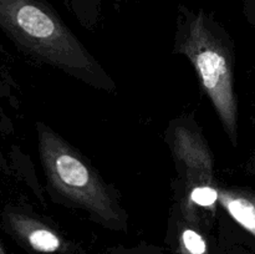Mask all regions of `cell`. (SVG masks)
<instances>
[{
  "label": "cell",
  "mask_w": 255,
  "mask_h": 254,
  "mask_svg": "<svg viewBox=\"0 0 255 254\" xmlns=\"http://www.w3.org/2000/svg\"><path fill=\"white\" fill-rule=\"evenodd\" d=\"M0 30L25 55L97 90L116 84L47 0H0Z\"/></svg>",
  "instance_id": "6da1fadb"
},
{
  "label": "cell",
  "mask_w": 255,
  "mask_h": 254,
  "mask_svg": "<svg viewBox=\"0 0 255 254\" xmlns=\"http://www.w3.org/2000/svg\"><path fill=\"white\" fill-rule=\"evenodd\" d=\"M36 134L46 188L52 201L86 212L105 228L127 231L128 216L117 189L105 182L89 159L51 127L37 122Z\"/></svg>",
  "instance_id": "7a4b0ae2"
},
{
  "label": "cell",
  "mask_w": 255,
  "mask_h": 254,
  "mask_svg": "<svg viewBox=\"0 0 255 254\" xmlns=\"http://www.w3.org/2000/svg\"><path fill=\"white\" fill-rule=\"evenodd\" d=\"M173 54L191 61L229 141L238 144V100L234 90V50L224 27L203 10L179 7Z\"/></svg>",
  "instance_id": "3957f363"
},
{
  "label": "cell",
  "mask_w": 255,
  "mask_h": 254,
  "mask_svg": "<svg viewBox=\"0 0 255 254\" xmlns=\"http://www.w3.org/2000/svg\"><path fill=\"white\" fill-rule=\"evenodd\" d=\"M164 139L177 173L173 209L196 226L207 224L219 206V184L213 152L198 122L192 116L176 117L167 126Z\"/></svg>",
  "instance_id": "277c9868"
},
{
  "label": "cell",
  "mask_w": 255,
  "mask_h": 254,
  "mask_svg": "<svg viewBox=\"0 0 255 254\" xmlns=\"http://www.w3.org/2000/svg\"><path fill=\"white\" fill-rule=\"evenodd\" d=\"M2 228L24 248L39 254H80L69 239L46 219L20 206L5 207Z\"/></svg>",
  "instance_id": "5b68a950"
},
{
  "label": "cell",
  "mask_w": 255,
  "mask_h": 254,
  "mask_svg": "<svg viewBox=\"0 0 255 254\" xmlns=\"http://www.w3.org/2000/svg\"><path fill=\"white\" fill-rule=\"evenodd\" d=\"M219 207L255 237V197L241 189L219 187Z\"/></svg>",
  "instance_id": "8992f818"
},
{
  "label": "cell",
  "mask_w": 255,
  "mask_h": 254,
  "mask_svg": "<svg viewBox=\"0 0 255 254\" xmlns=\"http://www.w3.org/2000/svg\"><path fill=\"white\" fill-rule=\"evenodd\" d=\"M171 226L176 231V241L181 254H209L208 243L201 227L184 219L176 209H172Z\"/></svg>",
  "instance_id": "52a82bcc"
},
{
  "label": "cell",
  "mask_w": 255,
  "mask_h": 254,
  "mask_svg": "<svg viewBox=\"0 0 255 254\" xmlns=\"http://www.w3.org/2000/svg\"><path fill=\"white\" fill-rule=\"evenodd\" d=\"M80 24L94 30L101 19L102 0H65Z\"/></svg>",
  "instance_id": "ba28073f"
},
{
  "label": "cell",
  "mask_w": 255,
  "mask_h": 254,
  "mask_svg": "<svg viewBox=\"0 0 255 254\" xmlns=\"http://www.w3.org/2000/svg\"><path fill=\"white\" fill-rule=\"evenodd\" d=\"M0 169H1V171H5V172L7 171V163H6V161H5V158H4V156H2L1 152H0Z\"/></svg>",
  "instance_id": "9c48e42d"
},
{
  "label": "cell",
  "mask_w": 255,
  "mask_h": 254,
  "mask_svg": "<svg viewBox=\"0 0 255 254\" xmlns=\"http://www.w3.org/2000/svg\"><path fill=\"white\" fill-rule=\"evenodd\" d=\"M124 1H125V0H116V1H115V7H116V9H119L120 4H122Z\"/></svg>",
  "instance_id": "30bf717a"
},
{
  "label": "cell",
  "mask_w": 255,
  "mask_h": 254,
  "mask_svg": "<svg viewBox=\"0 0 255 254\" xmlns=\"http://www.w3.org/2000/svg\"><path fill=\"white\" fill-rule=\"evenodd\" d=\"M0 254H6V252H5L4 247L1 246V243H0Z\"/></svg>",
  "instance_id": "8fae6325"
},
{
  "label": "cell",
  "mask_w": 255,
  "mask_h": 254,
  "mask_svg": "<svg viewBox=\"0 0 255 254\" xmlns=\"http://www.w3.org/2000/svg\"><path fill=\"white\" fill-rule=\"evenodd\" d=\"M254 159H255V157H254Z\"/></svg>",
  "instance_id": "7c38bea8"
}]
</instances>
